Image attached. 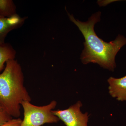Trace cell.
<instances>
[{"mask_svg": "<svg viewBox=\"0 0 126 126\" xmlns=\"http://www.w3.org/2000/svg\"><path fill=\"white\" fill-rule=\"evenodd\" d=\"M101 12L94 14L86 22L75 19L68 13L70 19L78 26L83 35L84 49L81 55L82 63H97L102 67L114 71L116 67L115 57L122 47L126 45V38L118 35L115 40L107 43L99 38L94 31V25L101 19Z\"/></svg>", "mask_w": 126, "mask_h": 126, "instance_id": "obj_1", "label": "cell"}, {"mask_svg": "<svg viewBox=\"0 0 126 126\" xmlns=\"http://www.w3.org/2000/svg\"><path fill=\"white\" fill-rule=\"evenodd\" d=\"M31 101L24 86L20 64L15 59L8 60L4 70L0 74V104L11 117L18 118L22 102Z\"/></svg>", "mask_w": 126, "mask_h": 126, "instance_id": "obj_2", "label": "cell"}, {"mask_svg": "<svg viewBox=\"0 0 126 126\" xmlns=\"http://www.w3.org/2000/svg\"><path fill=\"white\" fill-rule=\"evenodd\" d=\"M56 105L57 102L54 100L42 106H35L28 101L22 102L24 117L21 126H41L58 122L60 119L52 112Z\"/></svg>", "mask_w": 126, "mask_h": 126, "instance_id": "obj_3", "label": "cell"}, {"mask_svg": "<svg viewBox=\"0 0 126 126\" xmlns=\"http://www.w3.org/2000/svg\"><path fill=\"white\" fill-rule=\"evenodd\" d=\"M82 106V103L79 101L67 109L53 110L52 112L66 126H88V114L81 112L80 108Z\"/></svg>", "mask_w": 126, "mask_h": 126, "instance_id": "obj_4", "label": "cell"}, {"mask_svg": "<svg viewBox=\"0 0 126 126\" xmlns=\"http://www.w3.org/2000/svg\"><path fill=\"white\" fill-rule=\"evenodd\" d=\"M25 19L17 14L10 18H0V45L4 44L9 32L21 26Z\"/></svg>", "mask_w": 126, "mask_h": 126, "instance_id": "obj_5", "label": "cell"}, {"mask_svg": "<svg viewBox=\"0 0 126 126\" xmlns=\"http://www.w3.org/2000/svg\"><path fill=\"white\" fill-rule=\"evenodd\" d=\"M108 82L110 95L118 101H126V75L120 78L110 77Z\"/></svg>", "mask_w": 126, "mask_h": 126, "instance_id": "obj_6", "label": "cell"}, {"mask_svg": "<svg viewBox=\"0 0 126 126\" xmlns=\"http://www.w3.org/2000/svg\"><path fill=\"white\" fill-rule=\"evenodd\" d=\"M16 50L10 44L5 43L0 45V72L2 70L5 63L10 60L15 59Z\"/></svg>", "mask_w": 126, "mask_h": 126, "instance_id": "obj_7", "label": "cell"}, {"mask_svg": "<svg viewBox=\"0 0 126 126\" xmlns=\"http://www.w3.org/2000/svg\"><path fill=\"white\" fill-rule=\"evenodd\" d=\"M16 7L12 0H0V17L10 18L15 15Z\"/></svg>", "mask_w": 126, "mask_h": 126, "instance_id": "obj_8", "label": "cell"}, {"mask_svg": "<svg viewBox=\"0 0 126 126\" xmlns=\"http://www.w3.org/2000/svg\"><path fill=\"white\" fill-rule=\"evenodd\" d=\"M12 119V117L7 113L4 109L0 104V126Z\"/></svg>", "mask_w": 126, "mask_h": 126, "instance_id": "obj_9", "label": "cell"}, {"mask_svg": "<svg viewBox=\"0 0 126 126\" xmlns=\"http://www.w3.org/2000/svg\"><path fill=\"white\" fill-rule=\"evenodd\" d=\"M22 120L20 118L12 119L0 126H21Z\"/></svg>", "mask_w": 126, "mask_h": 126, "instance_id": "obj_10", "label": "cell"}, {"mask_svg": "<svg viewBox=\"0 0 126 126\" xmlns=\"http://www.w3.org/2000/svg\"></svg>", "mask_w": 126, "mask_h": 126, "instance_id": "obj_11", "label": "cell"}]
</instances>
